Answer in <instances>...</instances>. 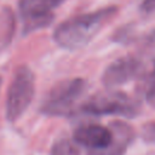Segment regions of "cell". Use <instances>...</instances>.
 Listing matches in <instances>:
<instances>
[{"mask_svg":"<svg viewBox=\"0 0 155 155\" xmlns=\"http://www.w3.org/2000/svg\"><path fill=\"white\" fill-rule=\"evenodd\" d=\"M116 12V6H107L88 13L70 17L54 29L53 40L58 46L67 50L81 48L97 35Z\"/></svg>","mask_w":155,"mask_h":155,"instance_id":"obj_1","label":"cell"},{"mask_svg":"<svg viewBox=\"0 0 155 155\" xmlns=\"http://www.w3.org/2000/svg\"><path fill=\"white\" fill-rule=\"evenodd\" d=\"M86 90V81L81 78L65 79L56 84L45 98L41 110L50 116H68L73 114L78 101Z\"/></svg>","mask_w":155,"mask_h":155,"instance_id":"obj_2","label":"cell"},{"mask_svg":"<svg viewBox=\"0 0 155 155\" xmlns=\"http://www.w3.org/2000/svg\"><path fill=\"white\" fill-rule=\"evenodd\" d=\"M35 92V76L30 68L19 67L11 81L6 97V117L8 121L18 120L33 101Z\"/></svg>","mask_w":155,"mask_h":155,"instance_id":"obj_3","label":"cell"},{"mask_svg":"<svg viewBox=\"0 0 155 155\" xmlns=\"http://www.w3.org/2000/svg\"><path fill=\"white\" fill-rule=\"evenodd\" d=\"M84 113L90 115H119L133 117L138 114V104L126 93L119 91L102 92L81 104Z\"/></svg>","mask_w":155,"mask_h":155,"instance_id":"obj_4","label":"cell"},{"mask_svg":"<svg viewBox=\"0 0 155 155\" xmlns=\"http://www.w3.org/2000/svg\"><path fill=\"white\" fill-rule=\"evenodd\" d=\"M143 75L150 76V65L139 56L128 54L117 58L105 68L102 82L105 87L114 88Z\"/></svg>","mask_w":155,"mask_h":155,"instance_id":"obj_5","label":"cell"},{"mask_svg":"<svg viewBox=\"0 0 155 155\" xmlns=\"http://www.w3.org/2000/svg\"><path fill=\"white\" fill-rule=\"evenodd\" d=\"M65 0H19L18 8L23 33L29 34L42 29L53 21V10Z\"/></svg>","mask_w":155,"mask_h":155,"instance_id":"obj_6","label":"cell"},{"mask_svg":"<svg viewBox=\"0 0 155 155\" xmlns=\"http://www.w3.org/2000/svg\"><path fill=\"white\" fill-rule=\"evenodd\" d=\"M74 142L86 147L92 153L107 149L113 142V132L110 128L101 125H85L74 131Z\"/></svg>","mask_w":155,"mask_h":155,"instance_id":"obj_7","label":"cell"},{"mask_svg":"<svg viewBox=\"0 0 155 155\" xmlns=\"http://www.w3.org/2000/svg\"><path fill=\"white\" fill-rule=\"evenodd\" d=\"M111 132H113V142L110 145L101 151L92 153L93 155H124L128 144L133 138L132 128L121 121H116L111 124Z\"/></svg>","mask_w":155,"mask_h":155,"instance_id":"obj_8","label":"cell"},{"mask_svg":"<svg viewBox=\"0 0 155 155\" xmlns=\"http://www.w3.org/2000/svg\"><path fill=\"white\" fill-rule=\"evenodd\" d=\"M50 155H79V149L74 140L61 138L57 139L52 145Z\"/></svg>","mask_w":155,"mask_h":155,"instance_id":"obj_9","label":"cell"},{"mask_svg":"<svg viewBox=\"0 0 155 155\" xmlns=\"http://www.w3.org/2000/svg\"><path fill=\"white\" fill-rule=\"evenodd\" d=\"M140 134H142V138L144 139V142L155 144V120L145 122L142 127Z\"/></svg>","mask_w":155,"mask_h":155,"instance_id":"obj_10","label":"cell"},{"mask_svg":"<svg viewBox=\"0 0 155 155\" xmlns=\"http://www.w3.org/2000/svg\"><path fill=\"white\" fill-rule=\"evenodd\" d=\"M139 10L143 15L155 13V0H142L139 5Z\"/></svg>","mask_w":155,"mask_h":155,"instance_id":"obj_11","label":"cell"},{"mask_svg":"<svg viewBox=\"0 0 155 155\" xmlns=\"http://www.w3.org/2000/svg\"><path fill=\"white\" fill-rule=\"evenodd\" d=\"M145 99H147V103L155 108V79L149 84L148 88H147V92H145Z\"/></svg>","mask_w":155,"mask_h":155,"instance_id":"obj_12","label":"cell"},{"mask_svg":"<svg viewBox=\"0 0 155 155\" xmlns=\"http://www.w3.org/2000/svg\"><path fill=\"white\" fill-rule=\"evenodd\" d=\"M0 86H1V79H0Z\"/></svg>","mask_w":155,"mask_h":155,"instance_id":"obj_13","label":"cell"}]
</instances>
